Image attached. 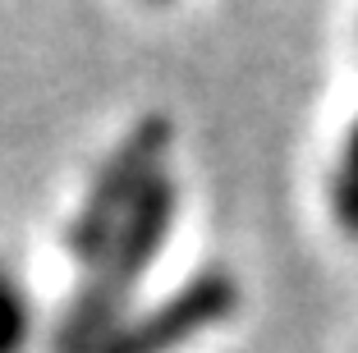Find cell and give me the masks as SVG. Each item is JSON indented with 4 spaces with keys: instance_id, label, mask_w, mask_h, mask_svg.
I'll list each match as a JSON object with an SVG mask.
<instances>
[{
    "instance_id": "cell-1",
    "label": "cell",
    "mask_w": 358,
    "mask_h": 353,
    "mask_svg": "<svg viewBox=\"0 0 358 353\" xmlns=\"http://www.w3.org/2000/svg\"><path fill=\"white\" fill-rule=\"evenodd\" d=\"M175 220H179V184L175 175H161L148 202L124 220V229L96 257L78 266V284L51 331V353H87L106 331H115L134 312L138 284L148 280V271L161 261L170 234H175Z\"/></svg>"
},
{
    "instance_id": "cell-2",
    "label": "cell",
    "mask_w": 358,
    "mask_h": 353,
    "mask_svg": "<svg viewBox=\"0 0 358 353\" xmlns=\"http://www.w3.org/2000/svg\"><path fill=\"white\" fill-rule=\"evenodd\" d=\"M170 147H175L170 115H143L115 138V147L101 156V166L87 179L83 198L64 225V252L74 257V266L96 257L124 229V220L148 202L157 179L170 175Z\"/></svg>"
},
{
    "instance_id": "cell-3",
    "label": "cell",
    "mask_w": 358,
    "mask_h": 353,
    "mask_svg": "<svg viewBox=\"0 0 358 353\" xmlns=\"http://www.w3.org/2000/svg\"><path fill=\"white\" fill-rule=\"evenodd\" d=\"M243 294L230 271L211 266L161 294L152 308H134L115 331H106L87 353H179L202 335L221 331L239 312Z\"/></svg>"
},
{
    "instance_id": "cell-4",
    "label": "cell",
    "mask_w": 358,
    "mask_h": 353,
    "mask_svg": "<svg viewBox=\"0 0 358 353\" xmlns=\"http://www.w3.org/2000/svg\"><path fill=\"white\" fill-rule=\"evenodd\" d=\"M32 335H37L32 294L10 261H0V353H28Z\"/></svg>"
},
{
    "instance_id": "cell-5",
    "label": "cell",
    "mask_w": 358,
    "mask_h": 353,
    "mask_svg": "<svg viewBox=\"0 0 358 353\" xmlns=\"http://www.w3.org/2000/svg\"><path fill=\"white\" fill-rule=\"evenodd\" d=\"M148 5H175V0H148Z\"/></svg>"
}]
</instances>
